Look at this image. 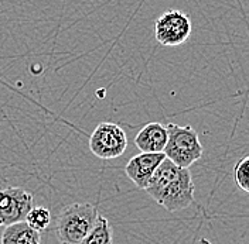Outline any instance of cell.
<instances>
[{
	"instance_id": "6da1fadb",
	"label": "cell",
	"mask_w": 249,
	"mask_h": 244,
	"mask_svg": "<svg viewBox=\"0 0 249 244\" xmlns=\"http://www.w3.org/2000/svg\"><path fill=\"white\" fill-rule=\"evenodd\" d=\"M144 191L160 206L174 213L194 203L196 186L188 168L178 167L169 158H164Z\"/></svg>"
},
{
	"instance_id": "7a4b0ae2",
	"label": "cell",
	"mask_w": 249,
	"mask_h": 244,
	"mask_svg": "<svg viewBox=\"0 0 249 244\" xmlns=\"http://www.w3.org/2000/svg\"><path fill=\"white\" fill-rule=\"evenodd\" d=\"M98 208L89 202L71 203L55 219V236L61 244H78L93 229L98 220Z\"/></svg>"
},
{
	"instance_id": "3957f363",
	"label": "cell",
	"mask_w": 249,
	"mask_h": 244,
	"mask_svg": "<svg viewBox=\"0 0 249 244\" xmlns=\"http://www.w3.org/2000/svg\"><path fill=\"white\" fill-rule=\"evenodd\" d=\"M167 127V143L164 155L181 168H190L202 157V147L198 133L191 126H178L170 123Z\"/></svg>"
},
{
	"instance_id": "277c9868",
	"label": "cell",
	"mask_w": 249,
	"mask_h": 244,
	"mask_svg": "<svg viewBox=\"0 0 249 244\" xmlns=\"http://www.w3.org/2000/svg\"><path fill=\"white\" fill-rule=\"evenodd\" d=\"M127 148V136L124 130L115 123H101L95 127L89 137V150L102 160L121 157Z\"/></svg>"
},
{
	"instance_id": "5b68a950",
	"label": "cell",
	"mask_w": 249,
	"mask_h": 244,
	"mask_svg": "<svg viewBox=\"0 0 249 244\" xmlns=\"http://www.w3.org/2000/svg\"><path fill=\"white\" fill-rule=\"evenodd\" d=\"M191 20L181 10H167L155 21V37L159 44L177 47L191 35Z\"/></svg>"
},
{
	"instance_id": "8992f818",
	"label": "cell",
	"mask_w": 249,
	"mask_h": 244,
	"mask_svg": "<svg viewBox=\"0 0 249 244\" xmlns=\"http://www.w3.org/2000/svg\"><path fill=\"white\" fill-rule=\"evenodd\" d=\"M33 206L34 198L26 189L18 186L0 189V228L24 222Z\"/></svg>"
},
{
	"instance_id": "52a82bcc",
	"label": "cell",
	"mask_w": 249,
	"mask_h": 244,
	"mask_svg": "<svg viewBox=\"0 0 249 244\" xmlns=\"http://www.w3.org/2000/svg\"><path fill=\"white\" fill-rule=\"evenodd\" d=\"M164 158V153H140L129 160L124 167V172L139 189L144 191L155 171Z\"/></svg>"
},
{
	"instance_id": "ba28073f",
	"label": "cell",
	"mask_w": 249,
	"mask_h": 244,
	"mask_svg": "<svg viewBox=\"0 0 249 244\" xmlns=\"http://www.w3.org/2000/svg\"><path fill=\"white\" fill-rule=\"evenodd\" d=\"M167 143V127L161 123H147L135 137L140 153H163Z\"/></svg>"
},
{
	"instance_id": "9c48e42d",
	"label": "cell",
	"mask_w": 249,
	"mask_h": 244,
	"mask_svg": "<svg viewBox=\"0 0 249 244\" xmlns=\"http://www.w3.org/2000/svg\"><path fill=\"white\" fill-rule=\"evenodd\" d=\"M0 244H41V236L26 222H18L3 229Z\"/></svg>"
},
{
	"instance_id": "30bf717a",
	"label": "cell",
	"mask_w": 249,
	"mask_h": 244,
	"mask_svg": "<svg viewBox=\"0 0 249 244\" xmlns=\"http://www.w3.org/2000/svg\"><path fill=\"white\" fill-rule=\"evenodd\" d=\"M78 244H113V230L108 219L99 214L93 229Z\"/></svg>"
},
{
	"instance_id": "8fae6325",
	"label": "cell",
	"mask_w": 249,
	"mask_h": 244,
	"mask_svg": "<svg viewBox=\"0 0 249 244\" xmlns=\"http://www.w3.org/2000/svg\"><path fill=\"white\" fill-rule=\"evenodd\" d=\"M24 222L31 229H34L38 233L46 231L51 223V212L43 206H33V209L26 216Z\"/></svg>"
},
{
	"instance_id": "7c38bea8",
	"label": "cell",
	"mask_w": 249,
	"mask_h": 244,
	"mask_svg": "<svg viewBox=\"0 0 249 244\" xmlns=\"http://www.w3.org/2000/svg\"><path fill=\"white\" fill-rule=\"evenodd\" d=\"M233 179L238 188L249 194V155L242 157L233 167Z\"/></svg>"
}]
</instances>
